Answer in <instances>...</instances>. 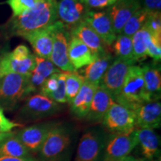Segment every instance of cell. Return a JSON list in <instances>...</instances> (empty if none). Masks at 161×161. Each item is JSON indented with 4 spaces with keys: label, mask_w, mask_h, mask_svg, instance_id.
I'll use <instances>...</instances> for the list:
<instances>
[{
    "label": "cell",
    "mask_w": 161,
    "mask_h": 161,
    "mask_svg": "<svg viewBox=\"0 0 161 161\" xmlns=\"http://www.w3.org/2000/svg\"><path fill=\"white\" fill-rule=\"evenodd\" d=\"M58 21L57 0H40L35 7L18 17H12L8 24L10 35L23 37L52 25Z\"/></svg>",
    "instance_id": "6da1fadb"
},
{
    "label": "cell",
    "mask_w": 161,
    "mask_h": 161,
    "mask_svg": "<svg viewBox=\"0 0 161 161\" xmlns=\"http://www.w3.org/2000/svg\"><path fill=\"white\" fill-rule=\"evenodd\" d=\"M114 101L134 112L143 104L150 102L141 66L133 65L129 68L122 89Z\"/></svg>",
    "instance_id": "7a4b0ae2"
},
{
    "label": "cell",
    "mask_w": 161,
    "mask_h": 161,
    "mask_svg": "<svg viewBox=\"0 0 161 161\" xmlns=\"http://www.w3.org/2000/svg\"><path fill=\"white\" fill-rule=\"evenodd\" d=\"M36 66V55L25 45H19L11 52H6L0 58L1 78L10 73L28 76Z\"/></svg>",
    "instance_id": "3957f363"
},
{
    "label": "cell",
    "mask_w": 161,
    "mask_h": 161,
    "mask_svg": "<svg viewBox=\"0 0 161 161\" xmlns=\"http://www.w3.org/2000/svg\"><path fill=\"white\" fill-rule=\"evenodd\" d=\"M28 76L10 73L0 79V108L13 110L21 100L26 98Z\"/></svg>",
    "instance_id": "277c9868"
},
{
    "label": "cell",
    "mask_w": 161,
    "mask_h": 161,
    "mask_svg": "<svg viewBox=\"0 0 161 161\" xmlns=\"http://www.w3.org/2000/svg\"><path fill=\"white\" fill-rule=\"evenodd\" d=\"M60 110V104L41 94L31 96L20 108L18 120L23 122H31L52 116Z\"/></svg>",
    "instance_id": "5b68a950"
},
{
    "label": "cell",
    "mask_w": 161,
    "mask_h": 161,
    "mask_svg": "<svg viewBox=\"0 0 161 161\" xmlns=\"http://www.w3.org/2000/svg\"><path fill=\"white\" fill-rule=\"evenodd\" d=\"M104 128L114 134H128L135 130V113L114 102L102 119Z\"/></svg>",
    "instance_id": "8992f818"
},
{
    "label": "cell",
    "mask_w": 161,
    "mask_h": 161,
    "mask_svg": "<svg viewBox=\"0 0 161 161\" xmlns=\"http://www.w3.org/2000/svg\"><path fill=\"white\" fill-rule=\"evenodd\" d=\"M71 142L69 132L63 127L54 126L39 151L41 161H58Z\"/></svg>",
    "instance_id": "52a82bcc"
},
{
    "label": "cell",
    "mask_w": 161,
    "mask_h": 161,
    "mask_svg": "<svg viewBox=\"0 0 161 161\" xmlns=\"http://www.w3.org/2000/svg\"><path fill=\"white\" fill-rule=\"evenodd\" d=\"M138 144L136 128L128 134H114L105 144L103 161H122Z\"/></svg>",
    "instance_id": "ba28073f"
},
{
    "label": "cell",
    "mask_w": 161,
    "mask_h": 161,
    "mask_svg": "<svg viewBox=\"0 0 161 161\" xmlns=\"http://www.w3.org/2000/svg\"><path fill=\"white\" fill-rule=\"evenodd\" d=\"M69 32L59 21L55 32L53 46L50 60L56 67L63 72H75L68 57V44L69 40Z\"/></svg>",
    "instance_id": "9c48e42d"
},
{
    "label": "cell",
    "mask_w": 161,
    "mask_h": 161,
    "mask_svg": "<svg viewBox=\"0 0 161 161\" xmlns=\"http://www.w3.org/2000/svg\"><path fill=\"white\" fill-rule=\"evenodd\" d=\"M133 65L135 63L116 58L107 69L99 85L109 92L114 100L119 93L128 69Z\"/></svg>",
    "instance_id": "30bf717a"
},
{
    "label": "cell",
    "mask_w": 161,
    "mask_h": 161,
    "mask_svg": "<svg viewBox=\"0 0 161 161\" xmlns=\"http://www.w3.org/2000/svg\"><path fill=\"white\" fill-rule=\"evenodd\" d=\"M89 11L81 0H57L58 20L69 32L84 21Z\"/></svg>",
    "instance_id": "8fae6325"
},
{
    "label": "cell",
    "mask_w": 161,
    "mask_h": 161,
    "mask_svg": "<svg viewBox=\"0 0 161 161\" xmlns=\"http://www.w3.org/2000/svg\"><path fill=\"white\" fill-rule=\"evenodd\" d=\"M104 147L105 142L101 134L86 132L80 140L75 161H100L104 155Z\"/></svg>",
    "instance_id": "7c38bea8"
},
{
    "label": "cell",
    "mask_w": 161,
    "mask_h": 161,
    "mask_svg": "<svg viewBox=\"0 0 161 161\" xmlns=\"http://www.w3.org/2000/svg\"><path fill=\"white\" fill-rule=\"evenodd\" d=\"M59 21H56L52 25L26 34L22 37L25 38L31 44L34 51L38 57L50 60L53 46L55 32L57 29Z\"/></svg>",
    "instance_id": "4fadbf2b"
},
{
    "label": "cell",
    "mask_w": 161,
    "mask_h": 161,
    "mask_svg": "<svg viewBox=\"0 0 161 161\" xmlns=\"http://www.w3.org/2000/svg\"><path fill=\"white\" fill-rule=\"evenodd\" d=\"M84 21L92 28L108 47L112 46L117 35L114 31L111 19L105 11L90 10L84 17Z\"/></svg>",
    "instance_id": "5bb4252c"
},
{
    "label": "cell",
    "mask_w": 161,
    "mask_h": 161,
    "mask_svg": "<svg viewBox=\"0 0 161 161\" xmlns=\"http://www.w3.org/2000/svg\"><path fill=\"white\" fill-rule=\"evenodd\" d=\"M140 8V0H118L114 5L106 9L116 35H119L128 20Z\"/></svg>",
    "instance_id": "9a60e30c"
},
{
    "label": "cell",
    "mask_w": 161,
    "mask_h": 161,
    "mask_svg": "<svg viewBox=\"0 0 161 161\" xmlns=\"http://www.w3.org/2000/svg\"><path fill=\"white\" fill-rule=\"evenodd\" d=\"M53 127L52 124L34 125L19 130L16 136L29 152H38Z\"/></svg>",
    "instance_id": "2e32d148"
},
{
    "label": "cell",
    "mask_w": 161,
    "mask_h": 161,
    "mask_svg": "<svg viewBox=\"0 0 161 161\" xmlns=\"http://www.w3.org/2000/svg\"><path fill=\"white\" fill-rule=\"evenodd\" d=\"M60 71L50 60L44 59L36 55V66L28 75L26 85V96L41 89L45 80L52 75Z\"/></svg>",
    "instance_id": "e0dca14e"
},
{
    "label": "cell",
    "mask_w": 161,
    "mask_h": 161,
    "mask_svg": "<svg viewBox=\"0 0 161 161\" xmlns=\"http://www.w3.org/2000/svg\"><path fill=\"white\" fill-rule=\"evenodd\" d=\"M69 35L78 38L89 48L96 57L109 52L108 46L105 45L96 31L84 21L80 22L73 29H72Z\"/></svg>",
    "instance_id": "ac0fdd59"
},
{
    "label": "cell",
    "mask_w": 161,
    "mask_h": 161,
    "mask_svg": "<svg viewBox=\"0 0 161 161\" xmlns=\"http://www.w3.org/2000/svg\"><path fill=\"white\" fill-rule=\"evenodd\" d=\"M134 113L136 128L154 129L160 127L161 104L158 101L145 103Z\"/></svg>",
    "instance_id": "d6986e66"
},
{
    "label": "cell",
    "mask_w": 161,
    "mask_h": 161,
    "mask_svg": "<svg viewBox=\"0 0 161 161\" xmlns=\"http://www.w3.org/2000/svg\"><path fill=\"white\" fill-rule=\"evenodd\" d=\"M68 72L60 71L48 78L40 90V94L58 104L67 103L65 80Z\"/></svg>",
    "instance_id": "ffe728a7"
},
{
    "label": "cell",
    "mask_w": 161,
    "mask_h": 161,
    "mask_svg": "<svg viewBox=\"0 0 161 161\" xmlns=\"http://www.w3.org/2000/svg\"><path fill=\"white\" fill-rule=\"evenodd\" d=\"M68 57L75 71L87 66L96 58L89 48L73 35L69 36Z\"/></svg>",
    "instance_id": "44dd1931"
},
{
    "label": "cell",
    "mask_w": 161,
    "mask_h": 161,
    "mask_svg": "<svg viewBox=\"0 0 161 161\" xmlns=\"http://www.w3.org/2000/svg\"><path fill=\"white\" fill-rule=\"evenodd\" d=\"M114 102L111 95L99 85L92 98L89 111L86 116V119L92 122H102L106 113Z\"/></svg>",
    "instance_id": "7402d4cb"
},
{
    "label": "cell",
    "mask_w": 161,
    "mask_h": 161,
    "mask_svg": "<svg viewBox=\"0 0 161 161\" xmlns=\"http://www.w3.org/2000/svg\"><path fill=\"white\" fill-rule=\"evenodd\" d=\"M145 87L149 102L158 101L160 98L161 75L160 64L154 62L141 66Z\"/></svg>",
    "instance_id": "603a6c76"
},
{
    "label": "cell",
    "mask_w": 161,
    "mask_h": 161,
    "mask_svg": "<svg viewBox=\"0 0 161 161\" xmlns=\"http://www.w3.org/2000/svg\"><path fill=\"white\" fill-rule=\"evenodd\" d=\"M114 60V56L110 52H107L96 57L92 63L88 64L84 69V78L87 83L99 86L101 80L107 69Z\"/></svg>",
    "instance_id": "cb8c5ba5"
},
{
    "label": "cell",
    "mask_w": 161,
    "mask_h": 161,
    "mask_svg": "<svg viewBox=\"0 0 161 161\" xmlns=\"http://www.w3.org/2000/svg\"><path fill=\"white\" fill-rule=\"evenodd\" d=\"M98 86L84 81L78 93L70 103L72 114L76 117H86L89 111L92 98Z\"/></svg>",
    "instance_id": "d4e9b609"
},
{
    "label": "cell",
    "mask_w": 161,
    "mask_h": 161,
    "mask_svg": "<svg viewBox=\"0 0 161 161\" xmlns=\"http://www.w3.org/2000/svg\"><path fill=\"white\" fill-rule=\"evenodd\" d=\"M138 142L140 144L142 154L145 158L152 160L158 151V136L153 129L136 128Z\"/></svg>",
    "instance_id": "484cf974"
},
{
    "label": "cell",
    "mask_w": 161,
    "mask_h": 161,
    "mask_svg": "<svg viewBox=\"0 0 161 161\" xmlns=\"http://www.w3.org/2000/svg\"><path fill=\"white\" fill-rule=\"evenodd\" d=\"M30 155L29 150L20 142L15 133L9 134L0 140V157L25 158Z\"/></svg>",
    "instance_id": "4316f807"
},
{
    "label": "cell",
    "mask_w": 161,
    "mask_h": 161,
    "mask_svg": "<svg viewBox=\"0 0 161 161\" xmlns=\"http://www.w3.org/2000/svg\"><path fill=\"white\" fill-rule=\"evenodd\" d=\"M151 32L146 25L131 37L133 52L136 62L146 59L147 57V46L149 41Z\"/></svg>",
    "instance_id": "83f0119b"
},
{
    "label": "cell",
    "mask_w": 161,
    "mask_h": 161,
    "mask_svg": "<svg viewBox=\"0 0 161 161\" xmlns=\"http://www.w3.org/2000/svg\"><path fill=\"white\" fill-rule=\"evenodd\" d=\"M113 49L116 58L136 63L133 52L132 39L130 37L119 34L116 36L115 40L112 44Z\"/></svg>",
    "instance_id": "f1b7e54d"
},
{
    "label": "cell",
    "mask_w": 161,
    "mask_h": 161,
    "mask_svg": "<svg viewBox=\"0 0 161 161\" xmlns=\"http://www.w3.org/2000/svg\"><path fill=\"white\" fill-rule=\"evenodd\" d=\"M149 13L150 12L141 8L128 20L120 34L131 37L134 34L143 27L146 23Z\"/></svg>",
    "instance_id": "f546056e"
},
{
    "label": "cell",
    "mask_w": 161,
    "mask_h": 161,
    "mask_svg": "<svg viewBox=\"0 0 161 161\" xmlns=\"http://www.w3.org/2000/svg\"><path fill=\"white\" fill-rule=\"evenodd\" d=\"M84 78L78 72H68L66 77V96L68 103H71L76 95L78 93L84 83Z\"/></svg>",
    "instance_id": "4dcf8cb0"
},
{
    "label": "cell",
    "mask_w": 161,
    "mask_h": 161,
    "mask_svg": "<svg viewBox=\"0 0 161 161\" xmlns=\"http://www.w3.org/2000/svg\"><path fill=\"white\" fill-rule=\"evenodd\" d=\"M40 0H8L7 3L12 10L13 17H18L35 7Z\"/></svg>",
    "instance_id": "1f68e13d"
},
{
    "label": "cell",
    "mask_w": 161,
    "mask_h": 161,
    "mask_svg": "<svg viewBox=\"0 0 161 161\" xmlns=\"http://www.w3.org/2000/svg\"><path fill=\"white\" fill-rule=\"evenodd\" d=\"M153 58L154 62L159 63L161 59V37L152 35L147 46V57Z\"/></svg>",
    "instance_id": "d6a6232c"
},
{
    "label": "cell",
    "mask_w": 161,
    "mask_h": 161,
    "mask_svg": "<svg viewBox=\"0 0 161 161\" xmlns=\"http://www.w3.org/2000/svg\"><path fill=\"white\" fill-rule=\"evenodd\" d=\"M146 26L152 35L161 37V13L160 11L150 12L146 20Z\"/></svg>",
    "instance_id": "836d02e7"
},
{
    "label": "cell",
    "mask_w": 161,
    "mask_h": 161,
    "mask_svg": "<svg viewBox=\"0 0 161 161\" xmlns=\"http://www.w3.org/2000/svg\"><path fill=\"white\" fill-rule=\"evenodd\" d=\"M117 1L118 0H81L82 3L89 10L108 8Z\"/></svg>",
    "instance_id": "e575fe53"
},
{
    "label": "cell",
    "mask_w": 161,
    "mask_h": 161,
    "mask_svg": "<svg viewBox=\"0 0 161 161\" xmlns=\"http://www.w3.org/2000/svg\"><path fill=\"white\" fill-rule=\"evenodd\" d=\"M17 127H22V124L9 120L4 114V110L0 108V133H10Z\"/></svg>",
    "instance_id": "d590c367"
},
{
    "label": "cell",
    "mask_w": 161,
    "mask_h": 161,
    "mask_svg": "<svg viewBox=\"0 0 161 161\" xmlns=\"http://www.w3.org/2000/svg\"><path fill=\"white\" fill-rule=\"evenodd\" d=\"M141 8L148 12L160 11L161 0H140Z\"/></svg>",
    "instance_id": "8d00e7d4"
},
{
    "label": "cell",
    "mask_w": 161,
    "mask_h": 161,
    "mask_svg": "<svg viewBox=\"0 0 161 161\" xmlns=\"http://www.w3.org/2000/svg\"><path fill=\"white\" fill-rule=\"evenodd\" d=\"M0 161H38L31 156L25 158H11V157H0Z\"/></svg>",
    "instance_id": "74e56055"
},
{
    "label": "cell",
    "mask_w": 161,
    "mask_h": 161,
    "mask_svg": "<svg viewBox=\"0 0 161 161\" xmlns=\"http://www.w3.org/2000/svg\"><path fill=\"white\" fill-rule=\"evenodd\" d=\"M122 161H141V160H138V159L134 158V157H132V156H128V157H126L124 160H122Z\"/></svg>",
    "instance_id": "f35d334b"
},
{
    "label": "cell",
    "mask_w": 161,
    "mask_h": 161,
    "mask_svg": "<svg viewBox=\"0 0 161 161\" xmlns=\"http://www.w3.org/2000/svg\"><path fill=\"white\" fill-rule=\"evenodd\" d=\"M9 134V133H0V140H3Z\"/></svg>",
    "instance_id": "ab89813d"
},
{
    "label": "cell",
    "mask_w": 161,
    "mask_h": 161,
    "mask_svg": "<svg viewBox=\"0 0 161 161\" xmlns=\"http://www.w3.org/2000/svg\"><path fill=\"white\" fill-rule=\"evenodd\" d=\"M0 79H1V76H0Z\"/></svg>",
    "instance_id": "60d3db41"
}]
</instances>
